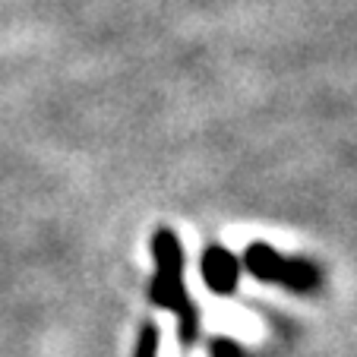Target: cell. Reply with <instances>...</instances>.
<instances>
[{"label":"cell","instance_id":"6da1fadb","mask_svg":"<svg viewBox=\"0 0 357 357\" xmlns=\"http://www.w3.org/2000/svg\"><path fill=\"white\" fill-rule=\"evenodd\" d=\"M243 269L259 282L269 284H288L291 291H313L319 284V269L307 259H284L278 257L272 247L266 243H253L243 253Z\"/></svg>","mask_w":357,"mask_h":357},{"label":"cell","instance_id":"5b68a950","mask_svg":"<svg viewBox=\"0 0 357 357\" xmlns=\"http://www.w3.org/2000/svg\"><path fill=\"white\" fill-rule=\"evenodd\" d=\"M177 329H181V338L187 344H193L196 338H199V313H196L193 303H190V307H183V310L177 313Z\"/></svg>","mask_w":357,"mask_h":357},{"label":"cell","instance_id":"3957f363","mask_svg":"<svg viewBox=\"0 0 357 357\" xmlns=\"http://www.w3.org/2000/svg\"><path fill=\"white\" fill-rule=\"evenodd\" d=\"M152 253H155V263H158V275L183 278V250H181V241L171 231L162 228L152 237Z\"/></svg>","mask_w":357,"mask_h":357},{"label":"cell","instance_id":"52a82bcc","mask_svg":"<svg viewBox=\"0 0 357 357\" xmlns=\"http://www.w3.org/2000/svg\"><path fill=\"white\" fill-rule=\"evenodd\" d=\"M212 357H241V348L228 338H215L212 342Z\"/></svg>","mask_w":357,"mask_h":357},{"label":"cell","instance_id":"277c9868","mask_svg":"<svg viewBox=\"0 0 357 357\" xmlns=\"http://www.w3.org/2000/svg\"><path fill=\"white\" fill-rule=\"evenodd\" d=\"M149 301L165 307V310H171V313H181L183 307H190L183 278H168V275H155L149 282Z\"/></svg>","mask_w":357,"mask_h":357},{"label":"cell","instance_id":"8992f818","mask_svg":"<svg viewBox=\"0 0 357 357\" xmlns=\"http://www.w3.org/2000/svg\"><path fill=\"white\" fill-rule=\"evenodd\" d=\"M136 357H158V329L152 323L142 326L139 342H136Z\"/></svg>","mask_w":357,"mask_h":357},{"label":"cell","instance_id":"7a4b0ae2","mask_svg":"<svg viewBox=\"0 0 357 357\" xmlns=\"http://www.w3.org/2000/svg\"><path fill=\"white\" fill-rule=\"evenodd\" d=\"M199 272L215 294H231L241 282V263L225 247H209L199 259Z\"/></svg>","mask_w":357,"mask_h":357}]
</instances>
